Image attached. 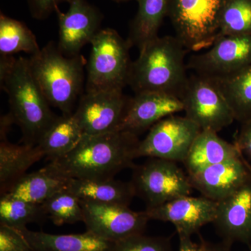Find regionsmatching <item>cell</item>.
<instances>
[{"mask_svg":"<svg viewBox=\"0 0 251 251\" xmlns=\"http://www.w3.org/2000/svg\"><path fill=\"white\" fill-rule=\"evenodd\" d=\"M113 1H117V2H122V1H129V0H113Z\"/></svg>","mask_w":251,"mask_h":251,"instance_id":"obj_37","label":"cell"},{"mask_svg":"<svg viewBox=\"0 0 251 251\" xmlns=\"http://www.w3.org/2000/svg\"><path fill=\"white\" fill-rule=\"evenodd\" d=\"M113 251H173L170 238L136 234L115 243Z\"/></svg>","mask_w":251,"mask_h":251,"instance_id":"obj_30","label":"cell"},{"mask_svg":"<svg viewBox=\"0 0 251 251\" xmlns=\"http://www.w3.org/2000/svg\"><path fill=\"white\" fill-rule=\"evenodd\" d=\"M44 153L39 145H16L9 140H0V191L4 194L27 173Z\"/></svg>","mask_w":251,"mask_h":251,"instance_id":"obj_21","label":"cell"},{"mask_svg":"<svg viewBox=\"0 0 251 251\" xmlns=\"http://www.w3.org/2000/svg\"><path fill=\"white\" fill-rule=\"evenodd\" d=\"M67 189L83 201L129 206L135 192L130 181L71 179Z\"/></svg>","mask_w":251,"mask_h":251,"instance_id":"obj_22","label":"cell"},{"mask_svg":"<svg viewBox=\"0 0 251 251\" xmlns=\"http://www.w3.org/2000/svg\"><path fill=\"white\" fill-rule=\"evenodd\" d=\"M139 143L138 135L124 130L84 135L72 151L49 165L69 179H113L134 167Z\"/></svg>","mask_w":251,"mask_h":251,"instance_id":"obj_1","label":"cell"},{"mask_svg":"<svg viewBox=\"0 0 251 251\" xmlns=\"http://www.w3.org/2000/svg\"><path fill=\"white\" fill-rule=\"evenodd\" d=\"M0 251H34L18 229L0 225Z\"/></svg>","mask_w":251,"mask_h":251,"instance_id":"obj_31","label":"cell"},{"mask_svg":"<svg viewBox=\"0 0 251 251\" xmlns=\"http://www.w3.org/2000/svg\"><path fill=\"white\" fill-rule=\"evenodd\" d=\"M129 99L123 90L85 92L74 115L84 135H98L121 130Z\"/></svg>","mask_w":251,"mask_h":251,"instance_id":"obj_11","label":"cell"},{"mask_svg":"<svg viewBox=\"0 0 251 251\" xmlns=\"http://www.w3.org/2000/svg\"><path fill=\"white\" fill-rule=\"evenodd\" d=\"M251 65V35L221 36L202 53L189 59L197 75L219 78Z\"/></svg>","mask_w":251,"mask_h":251,"instance_id":"obj_12","label":"cell"},{"mask_svg":"<svg viewBox=\"0 0 251 251\" xmlns=\"http://www.w3.org/2000/svg\"><path fill=\"white\" fill-rule=\"evenodd\" d=\"M187 50L176 37H157L140 50L131 63L127 85L135 94L165 92L179 97L188 80L185 55Z\"/></svg>","mask_w":251,"mask_h":251,"instance_id":"obj_3","label":"cell"},{"mask_svg":"<svg viewBox=\"0 0 251 251\" xmlns=\"http://www.w3.org/2000/svg\"><path fill=\"white\" fill-rule=\"evenodd\" d=\"M48 216L42 204L1 195L0 225L16 229L26 228L28 224H43Z\"/></svg>","mask_w":251,"mask_h":251,"instance_id":"obj_27","label":"cell"},{"mask_svg":"<svg viewBox=\"0 0 251 251\" xmlns=\"http://www.w3.org/2000/svg\"><path fill=\"white\" fill-rule=\"evenodd\" d=\"M13 125H15L12 117L8 112L1 117L0 121V140H7V135Z\"/></svg>","mask_w":251,"mask_h":251,"instance_id":"obj_36","label":"cell"},{"mask_svg":"<svg viewBox=\"0 0 251 251\" xmlns=\"http://www.w3.org/2000/svg\"><path fill=\"white\" fill-rule=\"evenodd\" d=\"M232 244L233 243L225 240L218 244H212V243L205 242L202 239H201V242L203 251H231Z\"/></svg>","mask_w":251,"mask_h":251,"instance_id":"obj_34","label":"cell"},{"mask_svg":"<svg viewBox=\"0 0 251 251\" xmlns=\"http://www.w3.org/2000/svg\"><path fill=\"white\" fill-rule=\"evenodd\" d=\"M70 180L49 164L38 171L26 173L3 195L41 204L67 188Z\"/></svg>","mask_w":251,"mask_h":251,"instance_id":"obj_20","label":"cell"},{"mask_svg":"<svg viewBox=\"0 0 251 251\" xmlns=\"http://www.w3.org/2000/svg\"><path fill=\"white\" fill-rule=\"evenodd\" d=\"M214 80L228 103L235 120L241 124L251 120V65Z\"/></svg>","mask_w":251,"mask_h":251,"instance_id":"obj_25","label":"cell"},{"mask_svg":"<svg viewBox=\"0 0 251 251\" xmlns=\"http://www.w3.org/2000/svg\"><path fill=\"white\" fill-rule=\"evenodd\" d=\"M180 99L186 117L201 130L218 133L235 121L233 112L214 79L197 74L189 77Z\"/></svg>","mask_w":251,"mask_h":251,"instance_id":"obj_8","label":"cell"},{"mask_svg":"<svg viewBox=\"0 0 251 251\" xmlns=\"http://www.w3.org/2000/svg\"><path fill=\"white\" fill-rule=\"evenodd\" d=\"M229 0H170L168 14L176 37L188 51L208 49L217 39Z\"/></svg>","mask_w":251,"mask_h":251,"instance_id":"obj_6","label":"cell"},{"mask_svg":"<svg viewBox=\"0 0 251 251\" xmlns=\"http://www.w3.org/2000/svg\"><path fill=\"white\" fill-rule=\"evenodd\" d=\"M235 144L220 138L217 133L201 130L194 140L183 163L188 174L222 163L242 154Z\"/></svg>","mask_w":251,"mask_h":251,"instance_id":"obj_19","label":"cell"},{"mask_svg":"<svg viewBox=\"0 0 251 251\" xmlns=\"http://www.w3.org/2000/svg\"><path fill=\"white\" fill-rule=\"evenodd\" d=\"M34 251H113L115 243L86 231L85 233L53 234L18 229Z\"/></svg>","mask_w":251,"mask_h":251,"instance_id":"obj_18","label":"cell"},{"mask_svg":"<svg viewBox=\"0 0 251 251\" xmlns=\"http://www.w3.org/2000/svg\"><path fill=\"white\" fill-rule=\"evenodd\" d=\"M201 131L200 127L186 116L167 117L155 124L146 137L140 140L137 158L149 157L183 163Z\"/></svg>","mask_w":251,"mask_h":251,"instance_id":"obj_9","label":"cell"},{"mask_svg":"<svg viewBox=\"0 0 251 251\" xmlns=\"http://www.w3.org/2000/svg\"><path fill=\"white\" fill-rule=\"evenodd\" d=\"M193 189L219 202L251 177V166L244 155L188 174Z\"/></svg>","mask_w":251,"mask_h":251,"instance_id":"obj_15","label":"cell"},{"mask_svg":"<svg viewBox=\"0 0 251 251\" xmlns=\"http://www.w3.org/2000/svg\"><path fill=\"white\" fill-rule=\"evenodd\" d=\"M130 182L135 196L145 201L147 208L153 207L184 196L193 191L188 175L176 162L149 158L143 164L132 168Z\"/></svg>","mask_w":251,"mask_h":251,"instance_id":"obj_7","label":"cell"},{"mask_svg":"<svg viewBox=\"0 0 251 251\" xmlns=\"http://www.w3.org/2000/svg\"><path fill=\"white\" fill-rule=\"evenodd\" d=\"M87 232L112 242L143 234L150 221L145 211L128 206L80 200Z\"/></svg>","mask_w":251,"mask_h":251,"instance_id":"obj_10","label":"cell"},{"mask_svg":"<svg viewBox=\"0 0 251 251\" xmlns=\"http://www.w3.org/2000/svg\"><path fill=\"white\" fill-rule=\"evenodd\" d=\"M48 219L56 226L83 222L80 199L67 188L59 191L42 204Z\"/></svg>","mask_w":251,"mask_h":251,"instance_id":"obj_28","label":"cell"},{"mask_svg":"<svg viewBox=\"0 0 251 251\" xmlns=\"http://www.w3.org/2000/svg\"><path fill=\"white\" fill-rule=\"evenodd\" d=\"M251 35V0H229L221 17V36Z\"/></svg>","mask_w":251,"mask_h":251,"instance_id":"obj_29","label":"cell"},{"mask_svg":"<svg viewBox=\"0 0 251 251\" xmlns=\"http://www.w3.org/2000/svg\"><path fill=\"white\" fill-rule=\"evenodd\" d=\"M84 133L74 113L57 116L39 146L49 161L65 156L78 145Z\"/></svg>","mask_w":251,"mask_h":251,"instance_id":"obj_23","label":"cell"},{"mask_svg":"<svg viewBox=\"0 0 251 251\" xmlns=\"http://www.w3.org/2000/svg\"><path fill=\"white\" fill-rule=\"evenodd\" d=\"M213 224L223 240L251 242V177L234 193L218 202Z\"/></svg>","mask_w":251,"mask_h":251,"instance_id":"obj_17","label":"cell"},{"mask_svg":"<svg viewBox=\"0 0 251 251\" xmlns=\"http://www.w3.org/2000/svg\"><path fill=\"white\" fill-rule=\"evenodd\" d=\"M59 25L57 46L64 55L80 54L86 44H91L100 30L103 14L86 0H74L67 12L63 13L57 6Z\"/></svg>","mask_w":251,"mask_h":251,"instance_id":"obj_13","label":"cell"},{"mask_svg":"<svg viewBox=\"0 0 251 251\" xmlns=\"http://www.w3.org/2000/svg\"><path fill=\"white\" fill-rule=\"evenodd\" d=\"M85 92L123 90L131 65L130 46L116 30L101 29L91 42Z\"/></svg>","mask_w":251,"mask_h":251,"instance_id":"obj_5","label":"cell"},{"mask_svg":"<svg viewBox=\"0 0 251 251\" xmlns=\"http://www.w3.org/2000/svg\"><path fill=\"white\" fill-rule=\"evenodd\" d=\"M179 247L178 251H203L201 244H198L191 240V236L179 235Z\"/></svg>","mask_w":251,"mask_h":251,"instance_id":"obj_35","label":"cell"},{"mask_svg":"<svg viewBox=\"0 0 251 251\" xmlns=\"http://www.w3.org/2000/svg\"><path fill=\"white\" fill-rule=\"evenodd\" d=\"M33 76L51 106L63 115L74 113L82 97L85 81V58L81 54L64 55L54 41H50L38 53L30 56Z\"/></svg>","mask_w":251,"mask_h":251,"instance_id":"obj_4","label":"cell"},{"mask_svg":"<svg viewBox=\"0 0 251 251\" xmlns=\"http://www.w3.org/2000/svg\"><path fill=\"white\" fill-rule=\"evenodd\" d=\"M35 35L25 23L5 16H0V52L13 55L25 52L34 55L40 51Z\"/></svg>","mask_w":251,"mask_h":251,"instance_id":"obj_26","label":"cell"},{"mask_svg":"<svg viewBox=\"0 0 251 251\" xmlns=\"http://www.w3.org/2000/svg\"><path fill=\"white\" fill-rule=\"evenodd\" d=\"M181 111L184 105L177 96L160 92L135 94L128 101L121 130L138 136L157 122Z\"/></svg>","mask_w":251,"mask_h":251,"instance_id":"obj_16","label":"cell"},{"mask_svg":"<svg viewBox=\"0 0 251 251\" xmlns=\"http://www.w3.org/2000/svg\"><path fill=\"white\" fill-rule=\"evenodd\" d=\"M243 155L251 159V120L242 124L240 131L234 143Z\"/></svg>","mask_w":251,"mask_h":251,"instance_id":"obj_33","label":"cell"},{"mask_svg":"<svg viewBox=\"0 0 251 251\" xmlns=\"http://www.w3.org/2000/svg\"><path fill=\"white\" fill-rule=\"evenodd\" d=\"M218 202L202 196H184L153 207L146 208L150 220L174 225L178 235L191 236L206 224H213Z\"/></svg>","mask_w":251,"mask_h":251,"instance_id":"obj_14","label":"cell"},{"mask_svg":"<svg viewBox=\"0 0 251 251\" xmlns=\"http://www.w3.org/2000/svg\"><path fill=\"white\" fill-rule=\"evenodd\" d=\"M0 83L9 97V114L22 131L23 144L39 145L57 116L31 74L29 58L1 54Z\"/></svg>","mask_w":251,"mask_h":251,"instance_id":"obj_2","label":"cell"},{"mask_svg":"<svg viewBox=\"0 0 251 251\" xmlns=\"http://www.w3.org/2000/svg\"><path fill=\"white\" fill-rule=\"evenodd\" d=\"M138 13L130 25L128 40L139 51L158 37V29L168 14L170 0H138Z\"/></svg>","mask_w":251,"mask_h":251,"instance_id":"obj_24","label":"cell"},{"mask_svg":"<svg viewBox=\"0 0 251 251\" xmlns=\"http://www.w3.org/2000/svg\"><path fill=\"white\" fill-rule=\"evenodd\" d=\"M74 0H27L31 17L38 21L47 19L62 2L70 4Z\"/></svg>","mask_w":251,"mask_h":251,"instance_id":"obj_32","label":"cell"}]
</instances>
